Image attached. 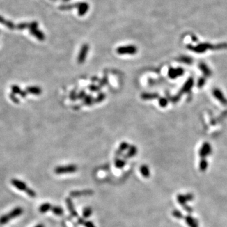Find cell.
<instances>
[{
	"label": "cell",
	"mask_w": 227,
	"mask_h": 227,
	"mask_svg": "<svg viewBox=\"0 0 227 227\" xmlns=\"http://www.w3.org/2000/svg\"><path fill=\"white\" fill-rule=\"evenodd\" d=\"M24 213V209L22 207L15 208L8 213L2 215L0 217V225H3L8 223L10 221L12 220L13 219L16 218L21 216Z\"/></svg>",
	"instance_id": "obj_1"
},
{
	"label": "cell",
	"mask_w": 227,
	"mask_h": 227,
	"mask_svg": "<svg viewBox=\"0 0 227 227\" xmlns=\"http://www.w3.org/2000/svg\"><path fill=\"white\" fill-rule=\"evenodd\" d=\"M11 183L15 188L18 189L19 191L25 192L30 198H34L36 197L37 194L36 191H34L33 189L29 188L26 184L22 180L17 179H13L11 180Z\"/></svg>",
	"instance_id": "obj_2"
},
{
	"label": "cell",
	"mask_w": 227,
	"mask_h": 227,
	"mask_svg": "<svg viewBox=\"0 0 227 227\" xmlns=\"http://www.w3.org/2000/svg\"><path fill=\"white\" fill-rule=\"evenodd\" d=\"M78 170V166L71 164L64 166H58L54 169L55 173L58 175H61V174H68V173H73L76 172Z\"/></svg>",
	"instance_id": "obj_3"
},
{
	"label": "cell",
	"mask_w": 227,
	"mask_h": 227,
	"mask_svg": "<svg viewBox=\"0 0 227 227\" xmlns=\"http://www.w3.org/2000/svg\"><path fill=\"white\" fill-rule=\"evenodd\" d=\"M116 52L120 55L130 54L133 55L138 52V48L134 45H128L126 46H120L117 49Z\"/></svg>",
	"instance_id": "obj_4"
},
{
	"label": "cell",
	"mask_w": 227,
	"mask_h": 227,
	"mask_svg": "<svg viewBox=\"0 0 227 227\" xmlns=\"http://www.w3.org/2000/svg\"><path fill=\"white\" fill-rule=\"evenodd\" d=\"M89 51V45L88 44H83L81 49L78 56V63L79 64H83L85 61L87 55H88Z\"/></svg>",
	"instance_id": "obj_5"
},
{
	"label": "cell",
	"mask_w": 227,
	"mask_h": 227,
	"mask_svg": "<svg viewBox=\"0 0 227 227\" xmlns=\"http://www.w3.org/2000/svg\"><path fill=\"white\" fill-rule=\"evenodd\" d=\"M213 47V45H211V44H208V43L200 44L198 45H197V46H195V47L192 46V45H189V46H188L189 49H190L193 51H195L197 52H203L206 50H207V49H211Z\"/></svg>",
	"instance_id": "obj_6"
},
{
	"label": "cell",
	"mask_w": 227,
	"mask_h": 227,
	"mask_svg": "<svg viewBox=\"0 0 227 227\" xmlns=\"http://www.w3.org/2000/svg\"><path fill=\"white\" fill-rule=\"evenodd\" d=\"M93 194V191L91 189H83L81 191H74L70 193L71 198H78L84 196H90Z\"/></svg>",
	"instance_id": "obj_7"
},
{
	"label": "cell",
	"mask_w": 227,
	"mask_h": 227,
	"mask_svg": "<svg viewBox=\"0 0 227 227\" xmlns=\"http://www.w3.org/2000/svg\"><path fill=\"white\" fill-rule=\"evenodd\" d=\"M78 10V15L79 16L82 17L85 15L89 10V5L86 2H81L78 3L77 8Z\"/></svg>",
	"instance_id": "obj_8"
},
{
	"label": "cell",
	"mask_w": 227,
	"mask_h": 227,
	"mask_svg": "<svg viewBox=\"0 0 227 227\" xmlns=\"http://www.w3.org/2000/svg\"><path fill=\"white\" fill-rule=\"evenodd\" d=\"M185 221L189 227H199V223L196 218L191 214H187L184 217Z\"/></svg>",
	"instance_id": "obj_9"
},
{
	"label": "cell",
	"mask_w": 227,
	"mask_h": 227,
	"mask_svg": "<svg viewBox=\"0 0 227 227\" xmlns=\"http://www.w3.org/2000/svg\"><path fill=\"white\" fill-rule=\"evenodd\" d=\"M66 203L68 206V209L69 210L70 214L74 217H78V213L77 210H75L73 201L70 198H68L66 199Z\"/></svg>",
	"instance_id": "obj_10"
},
{
	"label": "cell",
	"mask_w": 227,
	"mask_h": 227,
	"mask_svg": "<svg viewBox=\"0 0 227 227\" xmlns=\"http://www.w3.org/2000/svg\"><path fill=\"white\" fill-rule=\"evenodd\" d=\"M137 148H136L134 145H131L129 148V150L128 152L124 155V158L125 159H127V158H130L134 157L135 155L137 154Z\"/></svg>",
	"instance_id": "obj_11"
},
{
	"label": "cell",
	"mask_w": 227,
	"mask_h": 227,
	"mask_svg": "<svg viewBox=\"0 0 227 227\" xmlns=\"http://www.w3.org/2000/svg\"><path fill=\"white\" fill-rule=\"evenodd\" d=\"M26 91L27 93H30L33 95H38L42 93V89L39 86H28L26 89Z\"/></svg>",
	"instance_id": "obj_12"
},
{
	"label": "cell",
	"mask_w": 227,
	"mask_h": 227,
	"mask_svg": "<svg viewBox=\"0 0 227 227\" xmlns=\"http://www.w3.org/2000/svg\"><path fill=\"white\" fill-rule=\"evenodd\" d=\"M30 32H31L32 35L35 36L37 39H39V40L42 41L45 39V36L43 33V32H42L40 30H37V29H31L30 30Z\"/></svg>",
	"instance_id": "obj_13"
},
{
	"label": "cell",
	"mask_w": 227,
	"mask_h": 227,
	"mask_svg": "<svg viewBox=\"0 0 227 227\" xmlns=\"http://www.w3.org/2000/svg\"><path fill=\"white\" fill-rule=\"evenodd\" d=\"M159 97L158 93H143L141 95V98L143 100H151L157 98Z\"/></svg>",
	"instance_id": "obj_14"
},
{
	"label": "cell",
	"mask_w": 227,
	"mask_h": 227,
	"mask_svg": "<svg viewBox=\"0 0 227 227\" xmlns=\"http://www.w3.org/2000/svg\"><path fill=\"white\" fill-rule=\"evenodd\" d=\"M183 70L181 69H173V68H171V69L169 70V77L171 78H175L178 76L181 75V74H182L183 73Z\"/></svg>",
	"instance_id": "obj_15"
},
{
	"label": "cell",
	"mask_w": 227,
	"mask_h": 227,
	"mask_svg": "<svg viewBox=\"0 0 227 227\" xmlns=\"http://www.w3.org/2000/svg\"><path fill=\"white\" fill-rule=\"evenodd\" d=\"M140 172L145 178H149L150 176V171L148 166L146 165H143L140 167Z\"/></svg>",
	"instance_id": "obj_16"
},
{
	"label": "cell",
	"mask_w": 227,
	"mask_h": 227,
	"mask_svg": "<svg viewBox=\"0 0 227 227\" xmlns=\"http://www.w3.org/2000/svg\"><path fill=\"white\" fill-rule=\"evenodd\" d=\"M52 207V206L49 203H45L40 206L39 210L40 213H45L51 210Z\"/></svg>",
	"instance_id": "obj_17"
},
{
	"label": "cell",
	"mask_w": 227,
	"mask_h": 227,
	"mask_svg": "<svg viewBox=\"0 0 227 227\" xmlns=\"http://www.w3.org/2000/svg\"><path fill=\"white\" fill-rule=\"evenodd\" d=\"M177 200L178 203H179L182 206L186 205L187 203L189 202L186 195L185 194H178L177 196Z\"/></svg>",
	"instance_id": "obj_18"
},
{
	"label": "cell",
	"mask_w": 227,
	"mask_h": 227,
	"mask_svg": "<svg viewBox=\"0 0 227 227\" xmlns=\"http://www.w3.org/2000/svg\"><path fill=\"white\" fill-rule=\"evenodd\" d=\"M83 104L86 105L90 106L95 104V98L90 95H86L83 100Z\"/></svg>",
	"instance_id": "obj_19"
},
{
	"label": "cell",
	"mask_w": 227,
	"mask_h": 227,
	"mask_svg": "<svg viewBox=\"0 0 227 227\" xmlns=\"http://www.w3.org/2000/svg\"><path fill=\"white\" fill-rule=\"evenodd\" d=\"M51 211L53 213L57 216H61L64 213V210L62 207L56 206H52L51 208Z\"/></svg>",
	"instance_id": "obj_20"
},
{
	"label": "cell",
	"mask_w": 227,
	"mask_h": 227,
	"mask_svg": "<svg viewBox=\"0 0 227 227\" xmlns=\"http://www.w3.org/2000/svg\"><path fill=\"white\" fill-rule=\"evenodd\" d=\"M130 145L126 142H123L122 143L120 144V146H119V148L118 150H117V155H120L121 153H122L124 151L126 150L127 149H129V148H130Z\"/></svg>",
	"instance_id": "obj_21"
},
{
	"label": "cell",
	"mask_w": 227,
	"mask_h": 227,
	"mask_svg": "<svg viewBox=\"0 0 227 227\" xmlns=\"http://www.w3.org/2000/svg\"><path fill=\"white\" fill-rule=\"evenodd\" d=\"M92 208L90 206L85 207L83 210V217L85 218H89L92 214Z\"/></svg>",
	"instance_id": "obj_22"
},
{
	"label": "cell",
	"mask_w": 227,
	"mask_h": 227,
	"mask_svg": "<svg viewBox=\"0 0 227 227\" xmlns=\"http://www.w3.org/2000/svg\"><path fill=\"white\" fill-rule=\"evenodd\" d=\"M77 3H73V4H68V5H63L59 7V9L63 11H68L70 10L75 8H77Z\"/></svg>",
	"instance_id": "obj_23"
},
{
	"label": "cell",
	"mask_w": 227,
	"mask_h": 227,
	"mask_svg": "<svg viewBox=\"0 0 227 227\" xmlns=\"http://www.w3.org/2000/svg\"><path fill=\"white\" fill-rule=\"evenodd\" d=\"M211 149L209 146H204L200 151V156L201 157H205L208 155L210 153Z\"/></svg>",
	"instance_id": "obj_24"
},
{
	"label": "cell",
	"mask_w": 227,
	"mask_h": 227,
	"mask_svg": "<svg viewBox=\"0 0 227 227\" xmlns=\"http://www.w3.org/2000/svg\"><path fill=\"white\" fill-rule=\"evenodd\" d=\"M126 164V162L122 159H116L115 161V166L117 169H122Z\"/></svg>",
	"instance_id": "obj_25"
},
{
	"label": "cell",
	"mask_w": 227,
	"mask_h": 227,
	"mask_svg": "<svg viewBox=\"0 0 227 227\" xmlns=\"http://www.w3.org/2000/svg\"><path fill=\"white\" fill-rule=\"evenodd\" d=\"M106 97L105 94L103 92H100L98 94V95L96 98H95V103L98 104L100 103L102 101H104L105 100V98Z\"/></svg>",
	"instance_id": "obj_26"
},
{
	"label": "cell",
	"mask_w": 227,
	"mask_h": 227,
	"mask_svg": "<svg viewBox=\"0 0 227 227\" xmlns=\"http://www.w3.org/2000/svg\"><path fill=\"white\" fill-rule=\"evenodd\" d=\"M172 215L173 217H175L177 219H182V218H184V214H182L180 211L178 210H175L172 211Z\"/></svg>",
	"instance_id": "obj_27"
},
{
	"label": "cell",
	"mask_w": 227,
	"mask_h": 227,
	"mask_svg": "<svg viewBox=\"0 0 227 227\" xmlns=\"http://www.w3.org/2000/svg\"><path fill=\"white\" fill-rule=\"evenodd\" d=\"M101 87L98 85H96L94 84L90 85L88 86V89L92 92H98L101 90Z\"/></svg>",
	"instance_id": "obj_28"
},
{
	"label": "cell",
	"mask_w": 227,
	"mask_h": 227,
	"mask_svg": "<svg viewBox=\"0 0 227 227\" xmlns=\"http://www.w3.org/2000/svg\"><path fill=\"white\" fill-rule=\"evenodd\" d=\"M108 83H109L108 78H107V77L105 76L104 77L102 78L101 80H99V81H98V86H100L101 88H102L103 86L107 85Z\"/></svg>",
	"instance_id": "obj_29"
},
{
	"label": "cell",
	"mask_w": 227,
	"mask_h": 227,
	"mask_svg": "<svg viewBox=\"0 0 227 227\" xmlns=\"http://www.w3.org/2000/svg\"><path fill=\"white\" fill-rule=\"evenodd\" d=\"M207 167H208V162L205 160H202L200 162L199 169L201 171H204V170H206Z\"/></svg>",
	"instance_id": "obj_30"
},
{
	"label": "cell",
	"mask_w": 227,
	"mask_h": 227,
	"mask_svg": "<svg viewBox=\"0 0 227 227\" xmlns=\"http://www.w3.org/2000/svg\"><path fill=\"white\" fill-rule=\"evenodd\" d=\"M11 90H12V93L15 95L17 94L20 95L22 91L18 85H15L11 86Z\"/></svg>",
	"instance_id": "obj_31"
},
{
	"label": "cell",
	"mask_w": 227,
	"mask_h": 227,
	"mask_svg": "<svg viewBox=\"0 0 227 227\" xmlns=\"http://www.w3.org/2000/svg\"><path fill=\"white\" fill-rule=\"evenodd\" d=\"M70 98L71 100H76L78 99V93L75 90H73L70 94Z\"/></svg>",
	"instance_id": "obj_32"
},
{
	"label": "cell",
	"mask_w": 227,
	"mask_h": 227,
	"mask_svg": "<svg viewBox=\"0 0 227 227\" xmlns=\"http://www.w3.org/2000/svg\"><path fill=\"white\" fill-rule=\"evenodd\" d=\"M167 104H168V100L165 98H160V100H159V104H160V105L162 107H166Z\"/></svg>",
	"instance_id": "obj_33"
},
{
	"label": "cell",
	"mask_w": 227,
	"mask_h": 227,
	"mask_svg": "<svg viewBox=\"0 0 227 227\" xmlns=\"http://www.w3.org/2000/svg\"><path fill=\"white\" fill-rule=\"evenodd\" d=\"M10 97L11 98V100H12L14 102V103H15V104H18L19 102H20V101H19L18 98L16 96V95L13 93H11L10 95Z\"/></svg>",
	"instance_id": "obj_34"
},
{
	"label": "cell",
	"mask_w": 227,
	"mask_h": 227,
	"mask_svg": "<svg viewBox=\"0 0 227 227\" xmlns=\"http://www.w3.org/2000/svg\"><path fill=\"white\" fill-rule=\"evenodd\" d=\"M86 95V92H85V91L81 90L78 93V99L83 100V98L85 97Z\"/></svg>",
	"instance_id": "obj_35"
},
{
	"label": "cell",
	"mask_w": 227,
	"mask_h": 227,
	"mask_svg": "<svg viewBox=\"0 0 227 227\" xmlns=\"http://www.w3.org/2000/svg\"><path fill=\"white\" fill-rule=\"evenodd\" d=\"M182 208H184V210L185 211H186L187 212V213H189V214H191V213H192V211H193L192 208L191 207L189 206H188L187 204H186V205H185V206H182Z\"/></svg>",
	"instance_id": "obj_36"
},
{
	"label": "cell",
	"mask_w": 227,
	"mask_h": 227,
	"mask_svg": "<svg viewBox=\"0 0 227 227\" xmlns=\"http://www.w3.org/2000/svg\"><path fill=\"white\" fill-rule=\"evenodd\" d=\"M84 225H85V227H96L93 223V222L90 221H85Z\"/></svg>",
	"instance_id": "obj_37"
},
{
	"label": "cell",
	"mask_w": 227,
	"mask_h": 227,
	"mask_svg": "<svg viewBox=\"0 0 227 227\" xmlns=\"http://www.w3.org/2000/svg\"><path fill=\"white\" fill-rule=\"evenodd\" d=\"M185 195H186L188 201H191L194 199V195L191 194V193H187V194H185Z\"/></svg>",
	"instance_id": "obj_38"
},
{
	"label": "cell",
	"mask_w": 227,
	"mask_h": 227,
	"mask_svg": "<svg viewBox=\"0 0 227 227\" xmlns=\"http://www.w3.org/2000/svg\"><path fill=\"white\" fill-rule=\"evenodd\" d=\"M20 95L23 98L26 97V96L27 95V92H26V90H22L20 94Z\"/></svg>",
	"instance_id": "obj_39"
},
{
	"label": "cell",
	"mask_w": 227,
	"mask_h": 227,
	"mask_svg": "<svg viewBox=\"0 0 227 227\" xmlns=\"http://www.w3.org/2000/svg\"><path fill=\"white\" fill-rule=\"evenodd\" d=\"M92 81L93 82L99 81V79H98V78L97 77H93L92 78Z\"/></svg>",
	"instance_id": "obj_40"
},
{
	"label": "cell",
	"mask_w": 227,
	"mask_h": 227,
	"mask_svg": "<svg viewBox=\"0 0 227 227\" xmlns=\"http://www.w3.org/2000/svg\"><path fill=\"white\" fill-rule=\"evenodd\" d=\"M34 227H45V226L43 224H39V225H36V226H34Z\"/></svg>",
	"instance_id": "obj_41"
},
{
	"label": "cell",
	"mask_w": 227,
	"mask_h": 227,
	"mask_svg": "<svg viewBox=\"0 0 227 227\" xmlns=\"http://www.w3.org/2000/svg\"><path fill=\"white\" fill-rule=\"evenodd\" d=\"M62 1H63V2H68V1H70V0H62Z\"/></svg>",
	"instance_id": "obj_42"
},
{
	"label": "cell",
	"mask_w": 227,
	"mask_h": 227,
	"mask_svg": "<svg viewBox=\"0 0 227 227\" xmlns=\"http://www.w3.org/2000/svg\"><path fill=\"white\" fill-rule=\"evenodd\" d=\"M53 1H56V0H53Z\"/></svg>",
	"instance_id": "obj_43"
}]
</instances>
